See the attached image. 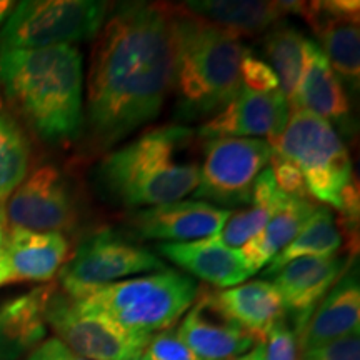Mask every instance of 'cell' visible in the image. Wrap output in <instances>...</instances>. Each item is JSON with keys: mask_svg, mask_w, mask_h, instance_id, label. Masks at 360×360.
<instances>
[{"mask_svg": "<svg viewBox=\"0 0 360 360\" xmlns=\"http://www.w3.org/2000/svg\"><path fill=\"white\" fill-rule=\"evenodd\" d=\"M169 4L127 2L105 17L87 82V120L98 147H112L154 120L172 89Z\"/></svg>", "mask_w": 360, "mask_h": 360, "instance_id": "1", "label": "cell"}, {"mask_svg": "<svg viewBox=\"0 0 360 360\" xmlns=\"http://www.w3.org/2000/svg\"><path fill=\"white\" fill-rule=\"evenodd\" d=\"M12 107L45 142L75 139L84 124V57L74 45L0 51Z\"/></svg>", "mask_w": 360, "mask_h": 360, "instance_id": "2", "label": "cell"}, {"mask_svg": "<svg viewBox=\"0 0 360 360\" xmlns=\"http://www.w3.org/2000/svg\"><path fill=\"white\" fill-rule=\"evenodd\" d=\"M193 130L164 125L105 155L97 182L112 202L129 209L184 200L199 186L200 164L193 157Z\"/></svg>", "mask_w": 360, "mask_h": 360, "instance_id": "3", "label": "cell"}, {"mask_svg": "<svg viewBox=\"0 0 360 360\" xmlns=\"http://www.w3.org/2000/svg\"><path fill=\"white\" fill-rule=\"evenodd\" d=\"M174 24L172 89L177 117L195 120L222 110L238 90L245 49L231 30L170 6Z\"/></svg>", "mask_w": 360, "mask_h": 360, "instance_id": "4", "label": "cell"}, {"mask_svg": "<svg viewBox=\"0 0 360 360\" xmlns=\"http://www.w3.org/2000/svg\"><path fill=\"white\" fill-rule=\"evenodd\" d=\"M199 287L191 276L164 269L152 276L119 281L75 299L137 334L169 330L192 307Z\"/></svg>", "mask_w": 360, "mask_h": 360, "instance_id": "5", "label": "cell"}, {"mask_svg": "<svg viewBox=\"0 0 360 360\" xmlns=\"http://www.w3.org/2000/svg\"><path fill=\"white\" fill-rule=\"evenodd\" d=\"M270 147L300 169L310 199L340 209L342 193L354 180V167L334 125L307 110H290L285 129Z\"/></svg>", "mask_w": 360, "mask_h": 360, "instance_id": "6", "label": "cell"}, {"mask_svg": "<svg viewBox=\"0 0 360 360\" xmlns=\"http://www.w3.org/2000/svg\"><path fill=\"white\" fill-rule=\"evenodd\" d=\"M107 17L97 0H24L15 4L0 32V51L72 45L94 39Z\"/></svg>", "mask_w": 360, "mask_h": 360, "instance_id": "7", "label": "cell"}, {"mask_svg": "<svg viewBox=\"0 0 360 360\" xmlns=\"http://www.w3.org/2000/svg\"><path fill=\"white\" fill-rule=\"evenodd\" d=\"M45 323L72 352L87 360H134L141 357L150 335L137 334L94 312L56 285L45 305Z\"/></svg>", "mask_w": 360, "mask_h": 360, "instance_id": "8", "label": "cell"}, {"mask_svg": "<svg viewBox=\"0 0 360 360\" xmlns=\"http://www.w3.org/2000/svg\"><path fill=\"white\" fill-rule=\"evenodd\" d=\"M164 269L154 252L130 244L112 231H98L85 238L60 270V285L72 299H82L124 277Z\"/></svg>", "mask_w": 360, "mask_h": 360, "instance_id": "9", "label": "cell"}, {"mask_svg": "<svg viewBox=\"0 0 360 360\" xmlns=\"http://www.w3.org/2000/svg\"><path fill=\"white\" fill-rule=\"evenodd\" d=\"M272 147L260 139L220 137L205 141L195 199L224 207L250 202L255 180L267 169Z\"/></svg>", "mask_w": 360, "mask_h": 360, "instance_id": "10", "label": "cell"}, {"mask_svg": "<svg viewBox=\"0 0 360 360\" xmlns=\"http://www.w3.org/2000/svg\"><path fill=\"white\" fill-rule=\"evenodd\" d=\"M8 229L69 232L77 224V205L69 180L53 165L30 174L6 202Z\"/></svg>", "mask_w": 360, "mask_h": 360, "instance_id": "11", "label": "cell"}, {"mask_svg": "<svg viewBox=\"0 0 360 360\" xmlns=\"http://www.w3.org/2000/svg\"><path fill=\"white\" fill-rule=\"evenodd\" d=\"M294 13L304 17L322 44L328 64L352 90L360 84V30L357 0L295 2Z\"/></svg>", "mask_w": 360, "mask_h": 360, "instance_id": "12", "label": "cell"}, {"mask_svg": "<svg viewBox=\"0 0 360 360\" xmlns=\"http://www.w3.org/2000/svg\"><path fill=\"white\" fill-rule=\"evenodd\" d=\"M354 264V255L295 259L272 274V285L281 295L283 314L294 322L295 337L307 326L315 307L339 281L342 274Z\"/></svg>", "mask_w": 360, "mask_h": 360, "instance_id": "13", "label": "cell"}, {"mask_svg": "<svg viewBox=\"0 0 360 360\" xmlns=\"http://www.w3.org/2000/svg\"><path fill=\"white\" fill-rule=\"evenodd\" d=\"M289 117V101L282 96L281 90L259 94L242 87L217 115L202 125L199 137L202 141L220 137H267L270 143L283 132Z\"/></svg>", "mask_w": 360, "mask_h": 360, "instance_id": "14", "label": "cell"}, {"mask_svg": "<svg viewBox=\"0 0 360 360\" xmlns=\"http://www.w3.org/2000/svg\"><path fill=\"white\" fill-rule=\"evenodd\" d=\"M231 214V209L204 200H177L139 210L130 225L137 237L147 240L192 242L217 236Z\"/></svg>", "mask_w": 360, "mask_h": 360, "instance_id": "15", "label": "cell"}, {"mask_svg": "<svg viewBox=\"0 0 360 360\" xmlns=\"http://www.w3.org/2000/svg\"><path fill=\"white\" fill-rule=\"evenodd\" d=\"M177 335L202 360H233L255 345L247 332L215 307L209 290H199Z\"/></svg>", "mask_w": 360, "mask_h": 360, "instance_id": "16", "label": "cell"}, {"mask_svg": "<svg viewBox=\"0 0 360 360\" xmlns=\"http://www.w3.org/2000/svg\"><path fill=\"white\" fill-rule=\"evenodd\" d=\"M360 285L357 262L342 274L297 337L300 354L350 334H359Z\"/></svg>", "mask_w": 360, "mask_h": 360, "instance_id": "17", "label": "cell"}, {"mask_svg": "<svg viewBox=\"0 0 360 360\" xmlns=\"http://www.w3.org/2000/svg\"><path fill=\"white\" fill-rule=\"evenodd\" d=\"M155 247L162 257L217 289L240 285L254 276L240 250L229 249L215 240V237L192 242H160Z\"/></svg>", "mask_w": 360, "mask_h": 360, "instance_id": "18", "label": "cell"}, {"mask_svg": "<svg viewBox=\"0 0 360 360\" xmlns=\"http://www.w3.org/2000/svg\"><path fill=\"white\" fill-rule=\"evenodd\" d=\"M69 249L64 233L8 229L2 260L7 283L51 281L65 264Z\"/></svg>", "mask_w": 360, "mask_h": 360, "instance_id": "19", "label": "cell"}, {"mask_svg": "<svg viewBox=\"0 0 360 360\" xmlns=\"http://www.w3.org/2000/svg\"><path fill=\"white\" fill-rule=\"evenodd\" d=\"M210 300L229 321L247 332L255 344H265L272 328L285 319L281 295L267 281L240 283L210 292Z\"/></svg>", "mask_w": 360, "mask_h": 360, "instance_id": "20", "label": "cell"}, {"mask_svg": "<svg viewBox=\"0 0 360 360\" xmlns=\"http://www.w3.org/2000/svg\"><path fill=\"white\" fill-rule=\"evenodd\" d=\"M53 285L39 287L0 305V360H19L47 334L45 305Z\"/></svg>", "mask_w": 360, "mask_h": 360, "instance_id": "21", "label": "cell"}, {"mask_svg": "<svg viewBox=\"0 0 360 360\" xmlns=\"http://www.w3.org/2000/svg\"><path fill=\"white\" fill-rule=\"evenodd\" d=\"M290 110H307L328 124L344 125L350 117V102L344 85L328 64L321 45L312 40L307 74L289 102Z\"/></svg>", "mask_w": 360, "mask_h": 360, "instance_id": "22", "label": "cell"}, {"mask_svg": "<svg viewBox=\"0 0 360 360\" xmlns=\"http://www.w3.org/2000/svg\"><path fill=\"white\" fill-rule=\"evenodd\" d=\"M188 12L236 35L264 32L294 11V2L259 0H193L182 4Z\"/></svg>", "mask_w": 360, "mask_h": 360, "instance_id": "23", "label": "cell"}, {"mask_svg": "<svg viewBox=\"0 0 360 360\" xmlns=\"http://www.w3.org/2000/svg\"><path fill=\"white\" fill-rule=\"evenodd\" d=\"M315 210L317 205L310 197L287 195L262 231L238 249L250 272H259L281 254L294 240Z\"/></svg>", "mask_w": 360, "mask_h": 360, "instance_id": "24", "label": "cell"}, {"mask_svg": "<svg viewBox=\"0 0 360 360\" xmlns=\"http://www.w3.org/2000/svg\"><path fill=\"white\" fill-rule=\"evenodd\" d=\"M285 197V193L277 187L270 170L265 169L255 180L249 202L250 209L238 210V212L232 210L224 227L220 229L217 236H214L215 240L229 249H242L250 238L262 231Z\"/></svg>", "mask_w": 360, "mask_h": 360, "instance_id": "25", "label": "cell"}, {"mask_svg": "<svg viewBox=\"0 0 360 360\" xmlns=\"http://www.w3.org/2000/svg\"><path fill=\"white\" fill-rule=\"evenodd\" d=\"M310 44L312 39H307L292 25H278L265 35L264 51L269 65L277 75L278 90L289 102L307 74Z\"/></svg>", "mask_w": 360, "mask_h": 360, "instance_id": "26", "label": "cell"}, {"mask_svg": "<svg viewBox=\"0 0 360 360\" xmlns=\"http://www.w3.org/2000/svg\"><path fill=\"white\" fill-rule=\"evenodd\" d=\"M342 245H344V233L337 225L334 215L327 207H317L294 240L270 260L265 276L270 277L295 259L332 257L340 254Z\"/></svg>", "mask_w": 360, "mask_h": 360, "instance_id": "27", "label": "cell"}, {"mask_svg": "<svg viewBox=\"0 0 360 360\" xmlns=\"http://www.w3.org/2000/svg\"><path fill=\"white\" fill-rule=\"evenodd\" d=\"M29 160L30 147L22 129L0 114V207L27 179Z\"/></svg>", "mask_w": 360, "mask_h": 360, "instance_id": "28", "label": "cell"}, {"mask_svg": "<svg viewBox=\"0 0 360 360\" xmlns=\"http://www.w3.org/2000/svg\"><path fill=\"white\" fill-rule=\"evenodd\" d=\"M142 360H202L180 340L177 332L164 330L150 335L141 354Z\"/></svg>", "mask_w": 360, "mask_h": 360, "instance_id": "29", "label": "cell"}, {"mask_svg": "<svg viewBox=\"0 0 360 360\" xmlns=\"http://www.w3.org/2000/svg\"><path fill=\"white\" fill-rule=\"evenodd\" d=\"M240 82L242 87L252 92L270 94L278 90V80L269 64L245 51L240 60Z\"/></svg>", "mask_w": 360, "mask_h": 360, "instance_id": "30", "label": "cell"}, {"mask_svg": "<svg viewBox=\"0 0 360 360\" xmlns=\"http://www.w3.org/2000/svg\"><path fill=\"white\" fill-rule=\"evenodd\" d=\"M269 164L270 174H272L281 192L290 197H310L307 192V186H305L304 174L300 172V169L297 167L294 162H290L289 159H285V157L278 155L272 150Z\"/></svg>", "mask_w": 360, "mask_h": 360, "instance_id": "31", "label": "cell"}, {"mask_svg": "<svg viewBox=\"0 0 360 360\" xmlns=\"http://www.w3.org/2000/svg\"><path fill=\"white\" fill-rule=\"evenodd\" d=\"M265 360H300V350L295 332L285 319L272 328L265 340Z\"/></svg>", "mask_w": 360, "mask_h": 360, "instance_id": "32", "label": "cell"}, {"mask_svg": "<svg viewBox=\"0 0 360 360\" xmlns=\"http://www.w3.org/2000/svg\"><path fill=\"white\" fill-rule=\"evenodd\" d=\"M300 360H360L359 334H350L319 347L304 350Z\"/></svg>", "mask_w": 360, "mask_h": 360, "instance_id": "33", "label": "cell"}, {"mask_svg": "<svg viewBox=\"0 0 360 360\" xmlns=\"http://www.w3.org/2000/svg\"><path fill=\"white\" fill-rule=\"evenodd\" d=\"M27 360H87L79 357L58 339H49L30 352Z\"/></svg>", "mask_w": 360, "mask_h": 360, "instance_id": "34", "label": "cell"}, {"mask_svg": "<svg viewBox=\"0 0 360 360\" xmlns=\"http://www.w3.org/2000/svg\"><path fill=\"white\" fill-rule=\"evenodd\" d=\"M233 360H265V344H255L249 352L238 355Z\"/></svg>", "mask_w": 360, "mask_h": 360, "instance_id": "35", "label": "cell"}, {"mask_svg": "<svg viewBox=\"0 0 360 360\" xmlns=\"http://www.w3.org/2000/svg\"><path fill=\"white\" fill-rule=\"evenodd\" d=\"M13 7H15V2H11V0H0V25H2L4 20L8 19Z\"/></svg>", "mask_w": 360, "mask_h": 360, "instance_id": "36", "label": "cell"}, {"mask_svg": "<svg viewBox=\"0 0 360 360\" xmlns=\"http://www.w3.org/2000/svg\"><path fill=\"white\" fill-rule=\"evenodd\" d=\"M6 242H7V229L6 225L0 224V265H2L4 252H6Z\"/></svg>", "mask_w": 360, "mask_h": 360, "instance_id": "37", "label": "cell"}, {"mask_svg": "<svg viewBox=\"0 0 360 360\" xmlns=\"http://www.w3.org/2000/svg\"><path fill=\"white\" fill-rule=\"evenodd\" d=\"M4 283H7V274L4 265H0V285H4Z\"/></svg>", "mask_w": 360, "mask_h": 360, "instance_id": "38", "label": "cell"}, {"mask_svg": "<svg viewBox=\"0 0 360 360\" xmlns=\"http://www.w3.org/2000/svg\"><path fill=\"white\" fill-rule=\"evenodd\" d=\"M4 219V212H2V207H0V220Z\"/></svg>", "mask_w": 360, "mask_h": 360, "instance_id": "39", "label": "cell"}, {"mask_svg": "<svg viewBox=\"0 0 360 360\" xmlns=\"http://www.w3.org/2000/svg\"><path fill=\"white\" fill-rule=\"evenodd\" d=\"M2 107H4V102H2V97H0V110H2Z\"/></svg>", "mask_w": 360, "mask_h": 360, "instance_id": "40", "label": "cell"}, {"mask_svg": "<svg viewBox=\"0 0 360 360\" xmlns=\"http://www.w3.org/2000/svg\"><path fill=\"white\" fill-rule=\"evenodd\" d=\"M134 360H142V359H141V357H137V359H134Z\"/></svg>", "mask_w": 360, "mask_h": 360, "instance_id": "41", "label": "cell"}]
</instances>
